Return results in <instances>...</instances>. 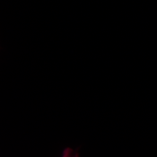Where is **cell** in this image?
Returning <instances> with one entry per match:
<instances>
[{
    "mask_svg": "<svg viewBox=\"0 0 157 157\" xmlns=\"http://www.w3.org/2000/svg\"><path fill=\"white\" fill-rule=\"evenodd\" d=\"M61 157H79V154L74 149L67 148L63 151Z\"/></svg>",
    "mask_w": 157,
    "mask_h": 157,
    "instance_id": "1",
    "label": "cell"
}]
</instances>
